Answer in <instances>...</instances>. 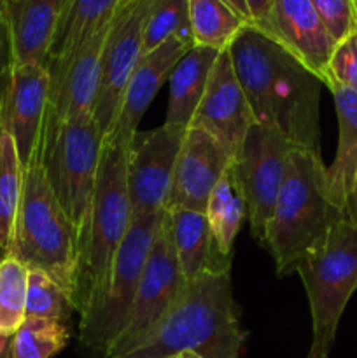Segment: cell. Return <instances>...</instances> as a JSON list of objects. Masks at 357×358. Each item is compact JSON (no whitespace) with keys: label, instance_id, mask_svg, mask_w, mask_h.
<instances>
[{"label":"cell","instance_id":"484cf974","mask_svg":"<svg viewBox=\"0 0 357 358\" xmlns=\"http://www.w3.org/2000/svg\"><path fill=\"white\" fill-rule=\"evenodd\" d=\"M23 164L10 133L0 124V250L4 255L13 243L14 224L23 192Z\"/></svg>","mask_w":357,"mask_h":358},{"label":"cell","instance_id":"2e32d148","mask_svg":"<svg viewBox=\"0 0 357 358\" xmlns=\"http://www.w3.org/2000/svg\"><path fill=\"white\" fill-rule=\"evenodd\" d=\"M262 31L326 84L328 63L336 42L310 0H273Z\"/></svg>","mask_w":357,"mask_h":358},{"label":"cell","instance_id":"60d3db41","mask_svg":"<svg viewBox=\"0 0 357 358\" xmlns=\"http://www.w3.org/2000/svg\"><path fill=\"white\" fill-rule=\"evenodd\" d=\"M9 2H18V0H9Z\"/></svg>","mask_w":357,"mask_h":358},{"label":"cell","instance_id":"ab89813d","mask_svg":"<svg viewBox=\"0 0 357 358\" xmlns=\"http://www.w3.org/2000/svg\"><path fill=\"white\" fill-rule=\"evenodd\" d=\"M2 358H9V350H7V352H6V355H4Z\"/></svg>","mask_w":357,"mask_h":358},{"label":"cell","instance_id":"8fae6325","mask_svg":"<svg viewBox=\"0 0 357 358\" xmlns=\"http://www.w3.org/2000/svg\"><path fill=\"white\" fill-rule=\"evenodd\" d=\"M149 0L121 6L112 20L102 58L93 117L104 136L114 126L128 80L142 56V31Z\"/></svg>","mask_w":357,"mask_h":358},{"label":"cell","instance_id":"cb8c5ba5","mask_svg":"<svg viewBox=\"0 0 357 358\" xmlns=\"http://www.w3.org/2000/svg\"><path fill=\"white\" fill-rule=\"evenodd\" d=\"M206 222L220 255L231 259L233 245L247 219V205L234 171L233 161L210 192L205 208Z\"/></svg>","mask_w":357,"mask_h":358},{"label":"cell","instance_id":"ba28073f","mask_svg":"<svg viewBox=\"0 0 357 358\" xmlns=\"http://www.w3.org/2000/svg\"><path fill=\"white\" fill-rule=\"evenodd\" d=\"M294 147L276 126L252 124L233 159L234 171L247 205L251 233L259 243L265 240L276 196L284 184L287 161Z\"/></svg>","mask_w":357,"mask_h":358},{"label":"cell","instance_id":"e0dca14e","mask_svg":"<svg viewBox=\"0 0 357 358\" xmlns=\"http://www.w3.org/2000/svg\"><path fill=\"white\" fill-rule=\"evenodd\" d=\"M227 49L254 122L275 126L272 87L284 48L254 24H247Z\"/></svg>","mask_w":357,"mask_h":358},{"label":"cell","instance_id":"5b68a950","mask_svg":"<svg viewBox=\"0 0 357 358\" xmlns=\"http://www.w3.org/2000/svg\"><path fill=\"white\" fill-rule=\"evenodd\" d=\"M298 273L312 315V345L307 358H329L340 320L357 289V227L343 217L324 240L298 261Z\"/></svg>","mask_w":357,"mask_h":358},{"label":"cell","instance_id":"4dcf8cb0","mask_svg":"<svg viewBox=\"0 0 357 358\" xmlns=\"http://www.w3.org/2000/svg\"><path fill=\"white\" fill-rule=\"evenodd\" d=\"M326 86L346 87L357 91V31L350 34L332 49L328 63V80Z\"/></svg>","mask_w":357,"mask_h":358},{"label":"cell","instance_id":"d6986e66","mask_svg":"<svg viewBox=\"0 0 357 358\" xmlns=\"http://www.w3.org/2000/svg\"><path fill=\"white\" fill-rule=\"evenodd\" d=\"M191 48L192 45L184 44L178 38H170L154 51L140 56L122 94L121 107L111 131H121L126 135H133L136 131L140 119L161 90L164 79L170 77L178 59Z\"/></svg>","mask_w":357,"mask_h":358},{"label":"cell","instance_id":"8992f818","mask_svg":"<svg viewBox=\"0 0 357 358\" xmlns=\"http://www.w3.org/2000/svg\"><path fill=\"white\" fill-rule=\"evenodd\" d=\"M161 215L163 212L132 215V224L119 245L104 290L80 315V358H107L114 348L132 311L136 285L153 247Z\"/></svg>","mask_w":357,"mask_h":358},{"label":"cell","instance_id":"277c9868","mask_svg":"<svg viewBox=\"0 0 357 358\" xmlns=\"http://www.w3.org/2000/svg\"><path fill=\"white\" fill-rule=\"evenodd\" d=\"M132 136L121 131H111L104 136L90 240L77 276L76 313H79V317L104 290L119 245L132 224V206L126 185V161Z\"/></svg>","mask_w":357,"mask_h":358},{"label":"cell","instance_id":"4fadbf2b","mask_svg":"<svg viewBox=\"0 0 357 358\" xmlns=\"http://www.w3.org/2000/svg\"><path fill=\"white\" fill-rule=\"evenodd\" d=\"M322 83L287 49L272 87L275 126L294 149L318 150V100Z\"/></svg>","mask_w":357,"mask_h":358},{"label":"cell","instance_id":"d590c367","mask_svg":"<svg viewBox=\"0 0 357 358\" xmlns=\"http://www.w3.org/2000/svg\"><path fill=\"white\" fill-rule=\"evenodd\" d=\"M224 2L230 3V6L233 7V9L237 10V13L240 14V16L244 17L245 21H247V23H251V24H252L251 13H248V7H247V3H245V0H224Z\"/></svg>","mask_w":357,"mask_h":358},{"label":"cell","instance_id":"8d00e7d4","mask_svg":"<svg viewBox=\"0 0 357 358\" xmlns=\"http://www.w3.org/2000/svg\"><path fill=\"white\" fill-rule=\"evenodd\" d=\"M9 343H10V339H7V338H4V336H0V358L6 355V352H7V350H9Z\"/></svg>","mask_w":357,"mask_h":358},{"label":"cell","instance_id":"7bdbcfd3","mask_svg":"<svg viewBox=\"0 0 357 358\" xmlns=\"http://www.w3.org/2000/svg\"><path fill=\"white\" fill-rule=\"evenodd\" d=\"M0 254H2V250H0ZM2 255H4V254H2Z\"/></svg>","mask_w":357,"mask_h":358},{"label":"cell","instance_id":"d4e9b609","mask_svg":"<svg viewBox=\"0 0 357 358\" xmlns=\"http://www.w3.org/2000/svg\"><path fill=\"white\" fill-rule=\"evenodd\" d=\"M188 3L195 45L224 51L251 24L224 0H188Z\"/></svg>","mask_w":357,"mask_h":358},{"label":"cell","instance_id":"5bb4252c","mask_svg":"<svg viewBox=\"0 0 357 358\" xmlns=\"http://www.w3.org/2000/svg\"><path fill=\"white\" fill-rule=\"evenodd\" d=\"M252 124L254 119L234 73L230 49H224L214 63L189 128H200L212 135L234 159Z\"/></svg>","mask_w":357,"mask_h":358},{"label":"cell","instance_id":"f1b7e54d","mask_svg":"<svg viewBox=\"0 0 357 358\" xmlns=\"http://www.w3.org/2000/svg\"><path fill=\"white\" fill-rule=\"evenodd\" d=\"M70 327L44 318H27L10 338L9 358H55L69 345Z\"/></svg>","mask_w":357,"mask_h":358},{"label":"cell","instance_id":"83f0119b","mask_svg":"<svg viewBox=\"0 0 357 358\" xmlns=\"http://www.w3.org/2000/svg\"><path fill=\"white\" fill-rule=\"evenodd\" d=\"M28 271L13 255L0 257V336L7 339L27 320Z\"/></svg>","mask_w":357,"mask_h":358},{"label":"cell","instance_id":"7a4b0ae2","mask_svg":"<svg viewBox=\"0 0 357 358\" xmlns=\"http://www.w3.org/2000/svg\"><path fill=\"white\" fill-rule=\"evenodd\" d=\"M343 217L329 196L328 166L318 150L293 149L262 240L275 261L276 276L294 273L298 261Z\"/></svg>","mask_w":357,"mask_h":358},{"label":"cell","instance_id":"b9f144b4","mask_svg":"<svg viewBox=\"0 0 357 358\" xmlns=\"http://www.w3.org/2000/svg\"><path fill=\"white\" fill-rule=\"evenodd\" d=\"M356 10H357V0H356Z\"/></svg>","mask_w":357,"mask_h":358},{"label":"cell","instance_id":"1f68e13d","mask_svg":"<svg viewBox=\"0 0 357 358\" xmlns=\"http://www.w3.org/2000/svg\"><path fill=\"white\" fill-rule=\"evenodd\" d=\"M310 2L336 44L357 31L356 0H310Z\"/></svg>","mask_w":357,"mask_h":358},{"label":"cell","instance_id":"836d02e7","mask_svg":"<svg viewBox=\"0 0 357 358\" xmlns=\"http://www.w3.org/2000/svg\"><path fill=\"white\" fill-rule=\"evenodd\" d=\"M273 0H245L248 7V13H251L252 24L259 30H265L266 23H268L270 9H272Z\"/></svg>","mask_w":357,"mask_h":358},{"label":"cell","instance_id":"52a82bcc","mask_svg":"<svg viewBox=\"0 0 357 358\" xmlns=\"http://www.w3.org/2000/svg\"><path fill=\"white\" fill-rule=\"evenodd\" d=\"M104 133L93 114L66 121L42 154L49 185L69 217L79 245V264L90 240Z\"/></svg>","mask_w":357,"mask_h":358},{"label":"cell","instance_id":"ee69618b","mask_svg":"<svg viewBox=\"0 0 357 358\" xmlns=\"http://www.w3.org/2000/svg\"><path fill=\"white\" fill-rule=\"evenodd\" d=\"M170 358H175V357H170Z\"/></svg>","mask_w":357,"mask_h":358},{"label":"cell","instance_id":"7c38bea8","mask_svg":"<svg viewBox=\"0 0 357 358\" xmlns=\"http://www.w3.org/2000/svg\"><path fill=\"white\" fill-rule=\"evenodd\" d=\"M51 80L46 66H13L0 100V124L16 143L23 170L41 163Z\"/></svg>","mask_w":357,"mask_h":358},{"label":"cell","instance_id":"74e56055","mask_svg":"<svg viewBox=\"0 0 357 358\" xmlns=\"http://www.w3.org/2000/svg\"><path fill=\"white\" fill-rule=\"evenodd\" d=\"M175 358H202V357L196 355L195 352H181L178 355H175Z\"/></svg>","mask_w":357,"mask_h":358},{"label":"cell","instance_id":"44dd1931","mask_svg":"<svg viewBox=\"0 0 357 358\" xmlns=\"http://www.w3.org/2000/svg\"><path fill=\"white\" fill-rule=\"evenodd\" d=\"M167 213L175 257L186 283L200 278L205 273L231 269V259L224 257L217 250L205 212L178 210Z\"/></svg>","mask_w":357,"mask_h":358},{"label":"cell","instance_id":"6da1fadb","mask_svg":"<svg viewBox=\"0 0 357 358\" xmlns=\"http://www.w3.org/2000/svg\"><path fill=\"white\" fill-rule=\"evenodd\" d=\"M245 339L231 269H224L186 283L164 317L114 358H170L181 352L202 358H241Z\"/></svg>","mask_w":357,"mask_h":358},{"label":"cell","instance_id":"d6a6232c","mask_svg":"<svg viewBox=\"0 0 357 358\" xmlns=\"http://www.w3.org/2000/svg\"><path fill=\"white\" fill-rule=\"evenodd\" d=\"M13 70V49H10V28L7 0H0V100L6 91Z\"/></svg>","mask_w":357,"mask_h":358},{"label":"cell","instance_id":"f546056e","mask_svg":"<svg viewBox=\"0 0 357 358\" xmlns=\"http://www.w3.org/2000/svg\"><path fill=\"white\" fill-rule=\"evenodd\" d=\"M76 313L72 301L41 269L28 271L27 290V318H44V320L62 322L69 325Z\"/></svg>","mask_w":357,"mask_h":358},{"label":"cell","instance_id":"30bf717a","mask_svg":"<svg viewBox=\"0 0 357 358\" xmlns=\"http://www.w3.org/2000/svg\"><path fill=\"white\" fill-rule=\"evenodd\" d=\"M186 128L161 124L132 136L126 161L132 215L161 213L174 178L175 161L184 140Z\"/></svg>","mask_w":357,"mask_h":358},{"label":"cell","instance_id":"f35d334b","mask_svg":"<svg viewBox=\"0 0 357 358\" xmlns=\"http://www.w3.org/2000/svg\"><path fill=\"white\" fill-rule=\"evenodd\" d=\"M130 2H135V0H119V7L126 6V3H130Z\"/></svg>","mask_w":357,"mask_h":358},{"label":"cell","instance_id":"9c48e42d","mask_svg":"<svg viewBox=\"0 0 357 358\" xmlns=\"http://www.w3.org/2000/svg\"><path fill=\"white\" fill-rule=\"evenodd\" d=\"M184 285L186 280L178 268L174 243H172L170 220L168 213L163 210L153 247L136 285L130 317L107 358H114L144 338L170 310Z\"/></svg>","mask_w":357,"mask_h":358},{"label":"cell","instance_id":"ffe728a7","mask_svg":"<svg viewBox=\"0 0 357 358\" xmlns=\"http://www.w3.org/2000/svg\"><path fill=\"white\" fill-rule=\"evenodd\" d=\"M66 0H7L13 66H46Z\"/></svg>","mask_w":357,"mask_h":358},{"label":"cell","instance_id":"9a60e30c","mask_svg":"<svg viewBox=\"0 0 357 358\" xmlns=\"http://www.w3.org/2000/svg\"><path fill=\"white\" fill-rule=\"evenodd\" d=\"M227 150L200 128L186 129L164 212H205L210 192L231 164Z\"/></svg>","mask_w":357,"mask_h":358},{"label":"cell","instance_id":"e575fe53","mask_svg":"<svg viewBox=\"0 0 357 358\" xmlns=\"http://www.w3.org/2000/svg\"><path fill=\"white\" fill-rule=\"evenodd\" d=\"M345 219L357 227V171L345 203Z\"/></svg>","mask_w":357,"mask_h":358},{"label":"cell","instance_id":"7402d4cb","mask_svg":"<svg viewBox=\"0 0 357 358\" xmlns=\"http://www.w3.org/2000/svg\"><path fill=\"white\" fill-rule=\"evenodd\" d=\"M220 51L192 45L170 72V93L164 124L189 128L191 119L205 93L210 72Z\"/></svg>","mask_w":357,"mask_h":358},{"label":"cell","instance_id":"3957f363","mask_svg":"<svg viewBox=\"0 0 357 358\" xmlns=\"http://www.w3.org/2000/svg\"><path fill=\"white\" fill-rule=\"evenodd\" d=\"M7 255L16 257L28 269L44 271L76 308L79 245L42 163H34L24 170L23 192Z\"/></svg>","mask_w":357,"mask_h":358},{"label":"cell","instance_id":"4316f807","mask_svg":"<svg viewBox=\"0 0 357 358\" xmlns=\"http://www.w3.org/2000/svg\"><path fill=\"white\" fill-rule=\"evenodd\" d=\"M170 38L192 42L188 0H149L142 31V55L154 51Z\"/></svg>","mask_w":357,"mask_h":358},{"label":"cell","instance_id":"ac0fdd59","mask_svg":"<svg viewBox=\"0 0 357 358\" xmlns=\"http://www.w3.org/2000/svg\"><path fill=\"white\" fill-rule=\"evenodd\" d=\"M118 9L119 0H66L46 59V70L51 80L49 100L62 87L74 56L91 37L111 23Z\"/></svg>","mask_w":357,"mask_h":358},{"label":"cell","instance_id":"603a6c76","mask_svg":"<svg viewBox=\"0 0 357 358\" xmlns=\"http://www.w3.org/2000/svg\"><path fill=\"white\" fill-rule=\"evenodd\" d=\"M331 93L338 115V149L328 166L329 196L332 205L345 213L346 196L357 171V91L332 87Z\"/></svg>","mask_w":357,"mask_h":358}]
</instances>
